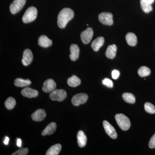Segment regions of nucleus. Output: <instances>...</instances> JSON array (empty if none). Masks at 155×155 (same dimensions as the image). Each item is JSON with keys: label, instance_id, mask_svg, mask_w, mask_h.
Returning a JSON list of instances; mask_svg holds the SVG:
<instances>
[{"label": "nucleus", "instance_id": "obj_1", "mask_svg": "<svg viewBox=\"0 0 155 155\" xmlns=\"http://www.w3.org/2000/svg\"><path fill=\"white\" fill-rule=\"evenodd\" d=\"M74 13L72 9L65 8L60 11L58 17V24L60 28L66 27L68 22L73 18Z\"/></svg>", "mask_w": 155, "mask_h": 155}, {"label": "nucleus", "instance_id": "obj_2", "mask_svg": "<svg viewBox=\"0 0 155 155\" xmlns=\"http://www.w3.org/2000/svg\"><path fill=\"white\" fill-rule=\"evenodd\" d=\"M115 119L117 124L123 130H128L130 126V122L129 118L123 114H116Z\"/></svg>", "mask_w": 155, "mask_h": 155}, {"label": "nucleus", "instance_id": "obj_3", "mask_svg": "<svg viewBox=\"0 0 155 155\" xmlns=\"http://www.w3.org/2000/svg\"><path fill=\"white\" fill-rule=\"evenodd\" d=\"M37 16V10L35 7H31L25 11L22 17V20L25 23L32 22L36 19Z\"/></svg>", "mask_w": 155, "mask_h": 155}, {"label": "nucleus", "instance_id": "obj_4", "mask_svg": "<svg viewBox=\"0 0 155 155\" xmlns=\"http://www.w3.org/2000/svg\"><path fill=\"white\" fill-rule=\"evenodd\" d=\"M67 97V92L63 89H55L50 94L51 100L54 101L61 102L64 101Z\"/></svg>", "mask_w": 155, "mask_h": 155}, {"label": "nucleus", "instance_id": "obj_5", "mask_svg": "<svg viewBox=\"0 0 155 155\" xmlns=\"http://www.w3.org/2000/svg\"><path fill=\"white\" fill-rule=\"evenodd\" d=\"M26 0H14L10 5V10L12 14H17L23 8Z\"/></svg>", "mask_w": 155, "mask_h": 155}, {"label": "nucleus", "instance_id": "obj_6", "mask_svg": "<svg viewBox=\"0 0 155 155\" xmlns=\"http://www.w3.org/2000/svg\"><path fill=\"white\" fill-rule=\"evenodd\" d=\"M113 14L109 12H103L99 15V20L105 25H111L114 23Z\"/></svg>", "mask_w": 155, "mask_h": 155}, {"label": "nucleus", "instance_id": "obj_7", "mask_svg": "<svg viewBox=\"0 0 155 155\" xmlns=\"http://www.w3.org/2000/svg\"><path fill=\"white\" fill-rule=\"evenodd\" d=\"M88 98V95L86 94L80 93L75 95L72 98V104L75 106H78L81 104H82L86 102Z\"/></svg>", "mask_w": 155, "mask_h": 155}, {"label": "nucleus", "instance_id": "obj_8", "mask_svg": "<svg viewBox=\"0 0 155 155\" xmlns=\"http://www.w3.org/2000/svg\"><path fill=\"white\" fill-rule=\"evenodd\" d=\"M93 31L92 28H88L84 31L81 34V38L82 42L84 44H87L91 41L93 35Z\"/></svg>", "mask_w": 155, "mask_h": 155}, {"label": "nucleus", "instance_id": "obj_9", "mask_svg": "<svg viewBox=\"0 0 155 155\" xmlns=\"http://www.w3.org/2000/svg\"><path fill=\"white\" fill-rule=\"evenodd\" d=\"M103 124L104 130L108 135L114 139L117 138V134L114 127L106 120L104 121Z\"/></svg>", "mask_w": 155, "mask_h": 155}, {"label": "nucleus", "instance_id": "obj_10", "mask_svg": "<svg viewBox=\"0 0 155 155\" xmlns=\"http://www.w3.org/2000/svg\"><path fill=\"white\" fill-rule=\"evenodd\" d=\"M33 56L30 50L26 49L23 52L22 60V64L24 66H28L30 65L33 61Z\"/></svg>", "mask_w": 155, "mask_h": 155}, {"label": "nucleus", "instance_id": "obj_11", "mask_svg": "<svg viewBox=\"0 0 155 155\" xmlns=\"http://www.w3.org/2000/svg\"><path fill=\"white\" fill-rule=\"evenodd\" d=\"M56 87L57 85L54 81L50 78L45 81L42 87V90L46 93L51 92L56 89Z\"/></svg>", "mask_w": 155, "mask_h": 155}, {"label": "nucleus", "instance_id": "obj_12", "mask_svg": "<svg viewBox=\"0 0 155 155\" xmlns=\"http://www.w3.org/2000/svg\"><path fill=\"white\" fill-rule=\"evenodd\" d=\"M154 2V0H140V6L144 13L148 14L152 11V5Z\"/></svg>", "mask_w": 155, "mask_h": 155}, {"label": "nucleus", "instance_id": "obj_13", "mask_svg": "<svg viewBox=\"0 0 155 155\" xmlns=\"http://www.w3.org/2000/svg\"><path fill=\"white\" fill-rule=\"evenodd\" d=\"M46 116L45 111L43 109H38L31 115V118L34 121L40 122L42 121Z\"/></svg>", "mask_w": 155, "mask_h": 155}, {"label": "nucleus", "instance_id": "obj_14", "mask_svg": "<svg viewBox=\"0 0 155 155\" xmlns=\"http://www.w3.org/2000/svg\"><path fill=\"white\" fill-rule=\"evenodd\" d=\"M21 94L23 96L26 97L31 98L36 97L38 95V92L37 91L30 88L26 87L23 89L21 91Z\"/></svg>", "mask_w": 155, "mask_h": 155}, {"label": "nucleus", "instance_id": "obj_15", "mask_svg": "<svg viewBox=\"0 0 155 155\" xmlns=\"http://www.w3.org/2000/svg\"><path fill=\"white\" fill-rule=\"evenodd\" d=\"M70 54L69 57L71 61H75L79 57V47L77 45L72 44L70 46Z\"/></svg>", "mask_w": 155, "mask_h": 155}, {"label": "nucleus", "instance_id": "obj_16", "mask_svg": "<svg viewBox=\"0 0 155 155\" xmlns=\"http://www.w3.org/2000/svg\"><path fill=\"white\" fill-rule=\"evenodd\" d=\"M77 138L78 146L80 147H85L87 141V138L83 131L79 130L78 132Z\"/></svg>", "mask_w": 155, "mask_h": 155}, {"label": "nucleus", "instance_id": "obj_17", "mask_svg": "<svg viewBox=\"0 0 155 155\" xmlns=\"http://www.w3.org/2000/svg\"><path fill=\"white\" fill-rule=\"evenodd\" d=\"M104 43V39L103 37H99L93 41L91 44V48L95 51H97L101 47Z\"/></svg>", "mask_w": 155, "mask_h": 155}, {"label": "nucleus", "instance_id": "obj_18", "mask_svg": "<svg viewBox=\"0 0 155 155\" xmlns=\"http://www.w3.org/2000/svg\"><path fill=\"white\" fill-rule=\"evenodd\" d=\"M38 45L42 47L48 48L52 44V41L45 35H41L39 38Z\"/></svg>", "mask_w": 155, "mask_h": 155}, {"label": "nucleus", "instance_id": "obj_19", "mask_svg": "<svg viewBox=\"0 0 155 155\" xmlns=\"http://www.w3.org/2000/svg\"><path fill=\"white\" fill-rule=\"evenodd\" d=\"M57 128V124L55 122H51L45 127V128L42 132L41 135L42 136L51 135L55 132Z\"/></svg>", "mask_w": 155, "mask_h": 155}, {"label": "nucleus", "instance_id": "obj_20", "mask_svg": "<svg viewBox=\"0 0 155 155\" xmlns=\"http://www.w3.org/2000/svg\"><path fill=\"white\" fill-rule=\"evenodd\" d=\"M117 47L115 45H109L107 48L105 55L106 57L110 59H113L116 57Z\"/></svg>", "mask_w": 155, "mask_h": 155}, {"label": "nucleus", "instance_id": "obj_21", "mask_svg": "<svg viewBox=\"0 0 155 155\" xmlns=\"http://www.w3.org/2000/svg\"><path fill=\"white\" fill-rule=\"evenodd\" d=\"M127 44L131 46H135L137 44V38L134 33L129 32L125 37Z\"/></svg>", "mask_w": 155, "mask_h": 155}, {"label": "nucleus", "instance_id": "obj_22", "mask_svg": "<svg viewBox=\"0 0 155 155\" xmlns=\"http://www.w3.org/2000/svg\"><path fill=\"white\" fill-rule=\"evenodd\" d=\"M62 149L61 144L58 143L54 145L48 150L46 155H58L60 153Z\"/></svg>", "mask_w": 155, "mask_h": 155}, {"label": "nucleus", "instance_id": "obj_23", "mask_svg": "<svg viewBox=\"0 0 155 155\" xmlns=\"http://www.w3.org/2000/svg\"><path fill=\"white\" fill-rule=\"evenodd\" d=\"M31 82L29 79L17 78L14 81V85L18 87H26L30 85Z\"/></svg>", "mask_w": 155, "mask_h": 155}, {"label": "nucleus", "instance_id": "obj_24", "mask_svg": "<svg viewBox=\"0 0 155 155\" xmlns=\"http://www.w3.org/2000/svg\"><path fill=\"white\" fill-rule=\"evenodd\" d=\"M81 81L79 78L76 75H72V77L69 78L67 80V83L69 86L71 87H76L80 85Z\"/></svg>", "mask_w": 155, "mask_h": 155}, {"label": "nucleus", "instance_id": "obj_25", "mask_svg": "<svg viewBox=\"0 0 155 155\" xmlns=\"http://www.w3.org/2000/svg\"><path fill=\"white\" fill-rule=\"evenodd\" d=\"M122 97L126 102L133 104L135 102V97L134 96L130 93H125L122 94Z\"/></svg>", "mask_w": 155, "mask_h": 155}, {"label": "nucleus", "instance_id": "obj_26", "mask_svg": "<svg viewBox=\"0 0 155 155\" xmlns=\"http://www.w3.org/2000/svg\"><path fill=\"white\" fill-rule=\"evenodd\" d=\"M150 69L148 67L143 66L140 67L138 70V74L140 77H145L149 76L150 74Z\"/></svg>", "mask_w": 155, "mask_h": 155}, {"label": "nucleus", "instance_id": "obj_27", "mask_svg": "<svg viewBox=\"0 0 155 155\" xmlns=\"http://www.w3.org/2000/svg\"><path fill=\"white\" fill-rule=\"evenodd\" d=\"M16 104V101L14 98L10 97L8 98L5 102V106L8 110H12L15 107Z\"/></svg>", "mask_w": 155, "mask_h": 155}, {"label": "nucleus", "instance_id": "obj_28", "mask_svg": "<svg viewBox=\"0 0 155 155\" xmlns=\"http://www.w3.org/2000/svg\"><path fill=\"white\" fill-rule=\"evenodd\" d=\"M144 109L147 113L149 114H155V107L151 103H146L144 104Z\"/></svg>", "mask_w": 155, "mask_h": 155}, {"label": "nucleus", "instance_id": "obj_29", "mask_svg": "<svg viewBox=\"0 0 155 155\" xmlns=\"http://www.w3.org/2000/svg\"><path fill=\"white\" fill-rule=\"evenodd\" d=\"M28 150L27 148H21L12 154V155H26L28 154Z\"/></svg>", "mask_w": 155, "mask_h": 155}, {"label": "nucleus", "instance_id": "obj_30", "mask_svg": "<svg viewBox=\"0 0 155 155\" xmlns=\"http://www.w3.org/2000/svg\"><path fill=\"white\" fill-rule=\"evenodd\" d=\"M102 83L104 85L107 87L110 88H112L114 86V84H113V81L109 79V78H105L102 81Z\"/></svg>", "mask_w": 155, "mask_h": 155}, {"label": "nucleus", "instance_id": "obj_31", "mask_svg": "<svg viewBox=\"0 0 155 155\" xmlns=\"http://www.w3.org/2000/svg\"><path fill=\"white\" fill-rule=\"evenodd\" d=\"M149 147L151 149H153L155 148V133L150 139L149 143Z\"/></svg>", "mask_w": 155, "mask_h": 155}, {"label": "nucleus", "instance_id": "obj_32", "mask_svg": "<svg viewBox=\"0 0 155 155\" xmlns=\"http://www.w3.org/2000/svg\"><path fill=\"white\" fill-rule=\"evenodd\" d=\"M119 75H120V72L118 70L115 69L112 71V76L114 79H117L119 78Z\"/></svg>", "mask_w": 155, "mask_h": 155}, {"label": "nucleus", "instance_id": "obj_33", "mask_svg": "<svg viewBox=\"0 0 155 155\" xmlns=\"http://www.w3.org/2000/svg\"><path fill=\"white\" fill-rule=\"evenodd\" d=\"M17 146L18 147H21L22 145V141L20 139H18L17 140Z\"/></svg>", "mask_w": 155, "mask_h": 155}, {"label": "nucleus", "instance_id": "obj_34", "mask_svg": "<svg viewBox=\"0 0 155 155\" xmlns=\"http://www.w3.org/2000/svg\"><path fill=\"white\" fill-rule=\"evenodd\" d=\"M9 141V138L8 137H6L5 138V140H4V143L6 145H8V143Z\"/></svg>", "mask_w": 155, "mask_h": 155}]
</instances>
